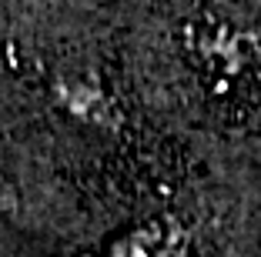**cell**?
Segmentation results:
<instances>
[{
  "label": "cell",
  "mask_w": 261,
  "mask_h": 257,
  "mask_svg": "<svg viewBox=\"0 0 261 257\" xmlns=\"http://www.w3.org/2000/svg\"><path fill=\"white\" fill-rule=\"evenodd\" d=\"M14 207V194H10V187L4 181H0V211H10Z\"/></svg>",
  "instance_id": "7a4b0ae2"
},
{
  "label": "cell",
  "mask_w": 261,
  "mask_h": 257,
  "mask_svg": "<svg viewBox=\"0 0 261 257\" xmlns=\"http://www.w3.org/2000/svg\"><path fill=\"white\" fill-rule=\"evenodd\" d=\"M174 247L161 231H138L114 247V257H171Z\"/></svg>",
  "instance_id": "6da1fadb"
}]
</instances>
